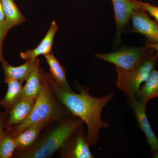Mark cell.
I'll use <instances>...</instances> for the list:
<instances>
[{
	"label": "cell",
	"mask_w": 158,
	"mask_h": 158,
	"mask_svg": "<svg viewBox=\"0 0 158 158\" xmlns=\"http://www.w3.org/2000/svg\"><path fill=\"white\" fill-rule=\"evenodd\" d=\"M44 74L60 102L86 125L88 142L90 146H94L99 139L101 130L110 127L109 123L102 119V113L114 98L115 93L111 92L102 97H94L90 95L88 88L78 85L77 87L79 93H76L62 88L50 73L44 72Z\"/></svg>",
	"instance_id": "cell-1"
},
{
	"label": "cell",
	"mask_w": 158,
	"mask_h": 158,
	"mask_svg": "<svg viewBox=\"0 0 158 158\" xmlns=\"http://www.w3.org/2000/svg\"><path fill=\"white\" fill-rule=\"evenodd\" d=\"M85 124L81 118L72 114L51 123L46 131L40 134L34 145L26 150L15 153V157H50L64 145L71 135Z\"/></svg>",
	"instance_id": "cell-2"
},
{
	"label": "cell",
	"mask_w": 158,
	"mask_h": 158,
	"mask_svg": "<svg viewBox=\"0 0 158 158\" xmlns=\"http://www.w3.org/2000/svg\"><path fill=\"white\" fill-rule=\"evenodd\" d=\"M42 89L36 99L31 114L23 122L18 125L9 127L13 135L16 136L31 125L45 119L56 121L72 114L55 95L49 82L40 68Z\"/></svg>",
	"instance_id": "cell-3"
},
{
	"label": "cell",
	"mask_w": 158,
	"mask_h": 158,
	"mask_svg": "<svg viewBox=\"0 0 158 158\" xmlns=\"http://www.w3.org/2000/svg\"><path fill=\"white\" fill-rule=\"evenodd\" d=\"M154 51L151 49L147 58L133 69L125 70L116 68V87L127 97L138 95L141 84L147 80L154 69L158 59Z\"/></svg>",
	"instance_id": "cell-4"
},
{
	"label": "cell",
	"mask_w": 158,
	"mask_h": 158,
	"mask_svg": "<svg viewBox=\"0 0 158 158\" xmlns=\"http://www.w3.org/2000/svg\"><path fill=\"white\" fill-rule=\"evenodd\" d=\"M151 49L141 47H124L110 53L97 54L96 58L114 64L116 68L128 70L135 68L147 58Z\"/></svg>",
	"instance_id": "cell-5"
},
{
	"label": "cell",
	"mask_w": 158,
	"mask_h": 158,
	"mask_svg": "<svg viewBox=\"0 0 158 158\" xmlns=\"http://www.w3.org/2000/svg\"><path fill=\"white\" fill-rule=\"evenodd\" d=\"M83 125L77 129L58 151L61 158H93Z\"/></svg>",
	"instance_id": "cell-6"
},
{
	"label": "cell",
	"mask_w": 158,
	"mask_h": 158,
	"mask_svg": "<svg viewBox=\"0 0 158 158\" xmlns=\"http://www.w3.org/2000/svg\"><path fill=\"white\" fill-rule=\"evenodd\" d=\"M127 102L132 110L140 129L144 133L152 153L158 149V138L154 132L146 113V106L140 102L135 95L127 97Z\"/></svg>",
	"instance_id": "cell-7"
},
{
	"label": "cell",
	"mask_w": 158,
	"mask_h": 158,
	"mask_svg": "<svg viewBox=\"0 0 158 158\" xmlns=\"http://www.w3.org/2000/svg\"><path fill=\"white\" fill-rule=\"evenodd\" d=\"M131 20L132 25L131 32L144 35L149 42L158 43V22L152 19L146 11L141 8L135 9Z\"/></svg>",
	"instance_id": "cell-8"
},
{
	"label": "cell",
	"mask_w": 158,
	"mask_h": 158,
	"mask_svg": "<svg viewBox=\"0 0 158 158\" xmlns=\"http://www.w3.org/2000/svg\"><path fill=\"white\" fill-rule=\"evenodd\" d=\"M114 7L116 28V40H119L123 31L131 20L133 11L140 7L138 0H111Z\"/></svg>",
	"instance_id": "cell-9"
},
{
	"label": "cell",
	"mask_w": 158,
	"mask_h": 158,
	"mask_svg": "<svg viewBox=\"0 0 158 158\" xmlns=\"http://www.w3.org/2000/svg\"><path fill=\"white\" fill-rule=\"evenodd\" d=\"M51 119H45L31 125L15 136L17 151H22L30 148L37 141L40 135L47 127L54 122Z\"/></svg>",
	"instance_id": "cell-10"
},
{
	"label": "cell",
	"mask_w": 158,
	"mask_h": 158,
	"mask_svg": "<svg viewBox=\"0 0 158 158\" xmlns=\"http://www.w3.org/2000/svg\"><path fill=\"white\" fill-rule=\"evenodd\" d=\"M58 30V27L55 21L52 22L47 33L42 41L34 49L29 50L20 54L21 58L24 60L36 59L41 55H47L52 52V47L53 45L55 35Z\"/></svg>",
	"instance_id": "cell-11"
},
{
	"label": "cell",
	"mask_w": 158,
	"mask_h": 158,
	"mask_svg": "<svg viewBox=\"0 0 158 158\" xmlns=\"http://www.w3.org/2000/svg\"><path fill=\"white\" fill-rule=\"evenodd\" d=\"M5 82L8 85V90L4 98L0 100V106L4 108L6 113L9 114L23 98L24 86L23 82L13 79H5Z\"/></svg>",
	"instance_id": "cell-12"
},
{
	"label": "cell",
	"mask_w": 158,
	"mask_h": 158,
	"mask_svg": "<svg viewBox=\"0 0 158 158\" xmlns=\"http://www.w3.org/2000/svg\"><path fill=\"white\" fill-rule=\"evenodd\" d=\"M35 101L34 99L23 98L9 113L7 128L23 122L31 114Z\"/></svg>",
	"instance_id": "cell-13"
},
{
	"label": "cell",
	"mask_w": 158,
	"mask_h": 158,
	"mask_svg": "<svg viewBox=\"0 0 158 158\" xmlns=\"http://www.w3.org/2000/svg\"><path fill=\"white\" fill-rule=\"evenodd\" d=\"M39 61L38 58L27 59L23 64L16 67L11 66L9 64L3 65L5 73L4 79H13L22 82L26 81Z\"/></svg>",
	"instance_id": "cell-14"
},
{
	"label": "cell",
	"mask_w": 158,
	"mask_h": 158,
	"mask_svg": "<svg viewBox=\"0 0 158 158\" xmlns=\"http://www.w3.org/2000/svg\"><path fill=\"white\" fill-rule=\"evenodd\" d=\"M40 66V61L26 80L23 87V98H33L36 100L42 89V78Z\"/></svg>",
	"instance_id": "cell-15"
},
{
	"label": "cell",
	"mask_w": 158,
	"mask_h": 158,
	"mask_svg": "<svg viewBox=\"0 0 158 158\" xmlns=\"http://www.w3.org/2000/svg\"><path fill=\"white\" fill-rule=\"evenodd\" d=\"M44 56L49 66L50 74L52 77L64 89L72 92L73 91L67 81L65 69L59 63L54 54L51 52Z\"/></svg>",
	"instance_id": "cell-16"
},
{
	"label": "cell",
	"mask_w": 158,
	"mask_h": 158,
	"mask_svg": "<svg viewBox=\"0 0 158 158\" xmlns=\"http://www.w3.org/2000/svg\"><path fill=\"white\" fill-rule=\"evenodd\" d=\"M136 97L145 105L152 99L158 97V71L153 69Z\"/></svg>",
	"instance_id": "cell-17"
},
{
	"label": "cell",
	"mask_w": 158,
	"mask_h": 158,
	"mask_svg": "<svg viewBox=\"0 0 158 158\" xmlns=\"http://www.w3.org/2000/svg\"><path fill=\"white\" fill-rule=\"evenodd\" d=\"M6 22L12 28L25 22L26 17L22 13L14 0H1Z\"/></svg>",
	"instance_id": "cell-18"
},
{
	"label": "cell",
	"mask_w": 158,
	"mask_h": 158,
	"mask_svg": "<svg viewBox=\"0 0 158 158\" xmlns=\"http://www.w3.org/2000/svg\"><path fill=\"white\" fill-rule=\"evenodd\" d=\"M16 150L15 136L10 128H7L0 143V158L12 157Z\"/></svg>",
	"instance_id": "cell-19"
},
{
	"label": "cell",
	"mask_w": 158,
	"mask_h": 158,
	"mask_svg": "<svg viewBox=\"0 0 158 158\" xmlns=\"http://www.w3.org/2000/svg\"><path fill=\"white\" fill-rule=\"evenodd\" d=\"M9 29L0 24V62L3 65H8L9 63L4 59L3 54V44L4 39L7 36Z\"/></svg>",
	"instance_id": "cell-20"
},
{
	"label": "cell",
	"mask_w": 158,
	"mask_h": 158,
	"mask_svg": "<svg viewBox=\"0 0 158 158\" xmlns=\"http://www.w3.org/2000/svg\"><path fill=\"white\" fill-rule=\"evenodd\" d=\"M139 3L141 8L146 11L150 15L154 18L156 21L158 22V7L140 1Z\"/></svg>",
	"instance_id": "cell-21"
},
{
	"label": "cell",
	"mask_w": 158,
	"mask_h": 158,
	"mask_svg": "<svg viewBox=\"0 0 158 158\" xmlns=\"http://www.w3.org/2000/svg\"><path fill=\"white\" fill-rule=\"evenodd\" d=\"M8 115L6 113L0 112V143L4 135L5 130L7 128L8 121Z\"/></svg>",
	"instance_id": "cell-22"
},
{
	"label": "cell",
	"mask_w": 158,
	"mask_h": 158,
	"mask_svg": "<svg viewBox=\"0 0 158 158\" xmlns=\"http://www.w3.org/2000/svg\"><path fill=\"white\" fill-rule=\"evenodd\" d=\"M0 24L8 28L9 30L12 28V27L6 22V16L4 14V11L2 6V2L0 0Z\"/></svg>",
	"instance_id": "cell-23"
},
{
	"label": "cell",
	"mask_w": 158,
	"mask_h": 158,
	"mask_svg": "<svg viewBox=\"0 0 158 158\" xmlns=\"http://www.w3.org/2000/svg\"><path fill=\"white\" fill-rule=\"evenodd\" d=\"M148 48L149 49H153L156 52V55L158 57V43L150 42L148 41L147 43L145 44Z\"/></svg>",
	"instance_id": "cell-24"
},
{
	"label": "cell",
	"mask_w": 158,
	"mask_h": 158,
	"mask_svg": "<svg viewBox=\"0 0 158 158\" xmlns=\"http://www.w3.org/2000/svg\"><path fill=\"white\" fill-rule=\"evenodd\" d=\"M152 157L153 158H158V149L152 153Z\"/></svg>",
	"instance_id": "cell-25"
}]
</instances>
